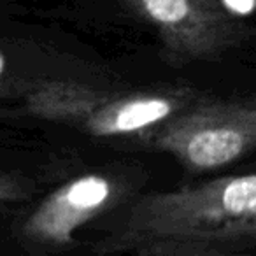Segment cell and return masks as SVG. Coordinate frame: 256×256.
Instances as JSON below:
<instances>
[{
  "label": "cell",
  "instance_id": "cell-1",
  "mask_svg": "<svg viewBox=\"0 0 256 256\" xmlns=\"http://www.w3.org/2000/svg\"><path fill=\"white\" fill-rule=\"evenodd\" d=\"M256 176H224L202 184L140 196L95 246L98 254L170 256L252 240Z\"/></svg>",
  "mask_w": 256,
  "mask_h": 256
},
{
  "label": "cell",
  "instance_id": "cell-2",
  "mask_svg": "<svg viewBox=\"0 0 256 256\" xmlns=\"http://www.w3.org/2000/svg\"><path fill=\"white\" fill-rule=\"evenodd\" d=\"M195 100L188 90L104 93L70 82H51L32 93L28 110L44 120L72 124L96 137L150 134Z\"/></svg>",
  "mask_w": 256,
  "mask_h": 256
},
{
  "label": "cell",
  "instance_id": "cell-3",
  "mask_svg": "<svg viewBox=\"0 0 256 256\" xmlns=\"http://www.w3.org/2000/svg\"><path fill=\"white\" fill-rule=\"evenodd\" d=\"M154 148L192 172H210L237 162L256 142L252 104L193 100L148 134Z\"/></svg>",
  "mask_w": 256,
  "mask_h": 256
},
{
  "label": "cell",
  "instance_id": "cell-4",
  "mask_svg": "<svg viewBox=\"0 0 256 256\" xmlns=\"http://www.w3.org/2000/svg\"><path fill=\"white\" fill-rule=\"evenodd\" d=\"M156 26L174 62L220 56L242 44L249 28L237 22L220 0H124Z\"/></svg>",
  "mask_w": 256,
  "mask_h": 256
},
{
  "label": "cell",
  "instance_id": "cell-5",
  "mask_svg": "<svg viewBox=\"0 0 256 256\" xmlns=\"http://www.w3.org/2000/svg\"><path fill=\"white\" fill-rule=\"evenodd\" d=\"M123 192L116 178L86 174L65 182L42 200L22 223V237L36 246L64 248L74 232L110 207Z\"/></svg>",
  "mask_w": 256,
  "mask_h": 256
},
{
  "label": "cell",
  "instance_id": "cell-6",
  "mask_svg": "<svg viewBox=\"0 0 256 256\" xmlns=\"http://www.w3.org/2000/svg\"><path fill=\"white\" fill-rule=\"evenodd\" d=\"M26 188L18 178L0 174V210H4L8 206L14 204L16 200L23 198Z\"/></svg>",
  "mask_w": 256,
  "mask_h": 256
},
{
  "label": "cell",
  "instance_id": "cell-7",
  "mask_svg": "<svg viewBox=\"0 0 256 256\" xmlns=\"http://www.w3.org/2000/svg\"><path fill=\"white\" fill-rule=\"evenodd\" d=\"M221 4L232 14H249L254 9V0H221Z\"/></svg>",
  "mask_w": 256,
  "mask_h": 256
}]
</instances>
